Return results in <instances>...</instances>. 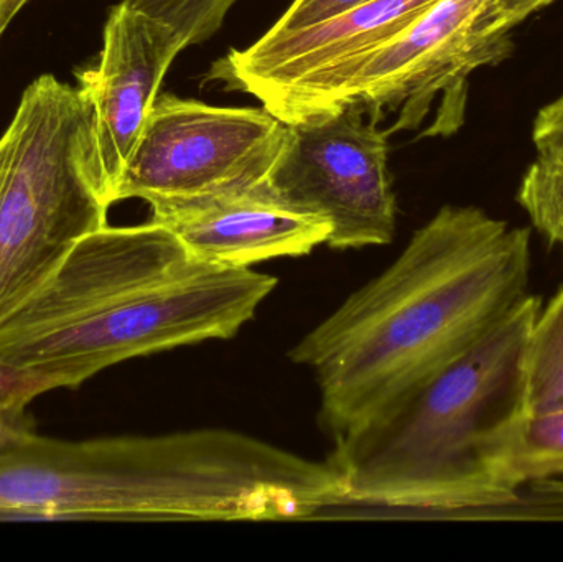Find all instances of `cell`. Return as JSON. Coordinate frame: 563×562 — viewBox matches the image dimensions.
Wrapping results in <instances>:
<instances>
[{"label":"cell","mask_w":563,"mask_h":562,"mask_svg":"<svg viewBox=\"0 0 563 562\" xmlns=\"http://www.w3.org/2000/svg\"><path fill=\"white\" fill-rule=\"evenodd\" d=\"M531 230L445 205L397 260L288 352L313 373L320 421L350 441L485 339L526 297Z\"/></svg>","instance_id":"cell-1"},{"label":"cell","mask_w":563,"mask_h":562,"mask_svg":"<svg viewBox=\"0 0 563 562\" xmlns=\"http://www.w3.org/2000/svg\"><path fill=\"white\" fill-rule=\"evenodd\" d=\"M277 284L253 267L194 260L154 221L108 224L0 323V360L79 388L128 360L233 339Z\"/></svg>","instance_id":"cell-2"},{"label":"cell","mask_w":563,"mask_h":562,"mask_svg":"<svg viewBox=\"0 0 563 562\" xmlns=\"http://www.w3.org/2000/svg\"><path fill=\"white\" fill-rule=\"evenodd\" d=\"M542 302L529 294L472 350L328 462L344 482L331 520H473L518 510L512 461L528 419L525 356Z\"/></svg>","instance_id":"cell-3"},{"label":"cell","mask_w":563,"mask_h":562,"mask_svg":"<svg viewBox=\"0 0 563 562\" xmlns=\"http://www.w3.org/2000/svg\"><path fill=\"white\" fill-rule=\"evenodd\" d=\"M0 323L58 271L73 247L108 227L91 111L75 86L43 75L3 132Z\"/></svg>","instance_id":"cell-4"},{"label":"cell","mask_w":563,"mask_h":562,"mask_svg":"<svg viewBox=\"0 0 563 562\" xmlns=\"http://www.w3.org/2000/svg\"><path fill=\"white\" fill-rule=\"evenodd\" d=\"M210 488L190 431L81 442L33 432L0 452V520L194 521Z\"/></svg>","instance_id":"cell-5"},{"label":"cell","mask_w":563,"mask_h":562,"mask_svg":"<svg viewBox=\"0 0 563 562\" xmlns=\"http://www.w3.org/2000/svg\"><path fill=\"white\" fill-rule=\"evenodd\" d=\"M511 33L498 0H439L364 56L334 89L323 112L356 102L373 121L393 114L390 135L417 131L437 104L423 135L449 137L465 122L470 76L512 55Z\"/></svg>","instance_id":"cell-6"},{"label":"cell","mask_w":563,"mask_h":562,"mask_svg":"<svg viewBox=\"0 0 563 562\" xmlns=\"http://www.w3.org/2000/svg\"><path fill=\"white\" fill-rule=\"evenodd\" d=\"M366 115L351 102L287 124L269 174L285 200L330 223L331 250L386 246L396 236L389 134Z\"/></svg>","instance_id":"cell-7"},{"label":"cell","mask_w":563,"mask_h":562,"mask_svg":"<svg viewBox=\"0 0 563 562\" xmlns=\"http://www.w3.org/2000/svg\"><path fill=\"white\" fill-rule=\"evenodd\" d=\"M287 137V124L266 108H221L161 95L115 203L141 198L195 197L269 177Z\"/></svg>","instance_id":"cell-8"},{"label":"cell","mask_w":563,"mask_h":562,"mask_svg":"<svg viewBox=\"0 0 563 562\" xmlns=\"http://www.w3.org/2000/svg\"><path fill=\"white\" fill-rule=\"evenodd\" d=\"M439 0H374L327 22L269 32L211 68L227 88L250 92L285 124L320 114L347 73Z\"/></svg>","instance_id":"cell-9"},{"label":"cell","mask_w":563,"mask_h":562,"mask_svg":"<svg viewBox=\"0 0 563 562\" xmlns=\"http://www.w3.org/2000/svg\"><path fill=\"white\" fill-rule=\"evenodd\" d=\"M187 48L167 23L122 0L109 10L98 59L76 73L109 205L134 154L172 63Z\"/></svg>","instance_id":"cell-10"},{"label":"cell","mask_w":563,"mask_h":562,"mask_svg":"<svg viewBox=\"0 0 563 562\" xmlns=\"http://www.w3.org/2000/svg\"><path fill=\"white\" fill-rule=\"evenodd\" d=\"M151 221L170 231L194 260L221 267H253L300 257L327 244L331 227L290 203L269 177L195 197L147 201Z\"/></svg>","instance_id":"cell-11"},{"label":"cell","mask_w":563,"mask_h":562,"mask_svg":"<svg viewBox=\"0 0 563 562\" xmlns=\"http://www.w3.org/2000/svg\"><path fill=\"white\" fill-rule=\"evenodd\" d=\"M528 418L563 411V286L541 309L525 356Z\"/></svg>","instance_id":"cell-12"},{"label":"cell","mask_w":563,"mask_h":562,"mask_svg":"<svg viewBox=\"0 0 563 562\" xmlns=\"http://www.w3.org/2000/svg\"><path fill=\"white\" fill-rule=\"evenodd\" d=\"M512 475L522 491L534 482L563 478V411L526 419Z\"/></svg>","instance_id":"cell-13"},{"label":"cell","mask_w":563,"mask_h":562,"mask_svg":"<svg viewBox=\"0 0 563 562\" xmlns=\"http://www.w3.org/2000/svg\"><path fill=\"white\" fill-rule=\"evenodd\" d=\"M516 200L542 236L563 244V164L538 158L529 165Z\"/></svg>","instance_id":"cell-14"},{"label":"cell","mask_w":563,"mask_h":562,"mask_svg":"<svg viewBox=\"0 0 563 562\" xmlns=\"http://www.w3.org/2000/svg\"><path fill=\"white\" fill-rule=\"evenodd\" d=\"M129 5L167 23L185 45L208 42L223 26L238 0H125Z\"/></svg>","instance_id":"cell-15"},{"label":"cell","mask_w":563,"mask_h":562,"mask_svg":"<svg viewBox=\"0 0 563 562\" xmlns=\"http://www.w3.org/2000/svg\"><path fill=\"white\" fill-rule=\"evenodd\" d=\"M53 389L56 386L45 376L0 360V412L25 411L33 399Z\"/></svg>","instance_id":"cell-16"},{"label":"cell","mask_w":563,"mask_h":562,"mask_svg":"<svg viewBox=\"0 0 563 562\" xmlns=\"http://www.w3.org/2000/svg\"><path fill=\"white\" fill-rule=\"evenodd\" d=\"M371 2L374 0H294L287 12L280 16L279 22L269 30L291 32V30L307 29Z\"/></svg>","instance_id":"cell-17"},{"label":"cell","mask_w":563,"mask_h":562,"mask_svg":"<svg viewBox=\"0 0 563 562\" xmlns=\"http://www.w3.org/2000/svg\"><path fill=\"white\" fill-rule=\"evenodd\" d=\"M538 158L563 164V95L538 112L532 125Z\"/></svg>","instance_id":"cell-18"},{"label":"cell","mask_w":563,"mask_h":562,"mask_svg":"<svg viewBox=\"0 0 563 562\" xmlns=\"http://www.w3.org/2000/svg\"><path fill=\"white\" fill-rule=\"evenodd\" d=\"M33 432L32 421L25 411L0 412V452L19 444Z\"/></svg>","instance_id":"cell-19"},{"label":"cell","mask_w":563,"mask_h":562,"mask_svg":"<svg viewBox=\"0 0 563 562\" xmlns=\"http://www.w3.org/2000/svg\"><path fill=\"white\" fill-rule=\"evenodd\" d=\"M558 0H498L499 9L505 15L506 22L515 29L519 23L525 22L532 13L545 9Z\"/></svg>","instance_id":"cell-20"},{"label":"cell","mask_w":563,"mask_h":562,"mask_svg":"<svg viewBox=\"0 0 563 562\" xmlns=\"http://www.w3.org/2000/svg\"><path fill=\"white\" fill-rule=\"evenodd\" d=\"M536 494L551 498L554 504H563V478H549V481L534 482L529 485Z\"/></svg>","instance_id":"cell-21"},{"label":"cell","mask_w":563,"mask_h":562,"mask_svg":"<svg viewBox=\"0 0 563 562\" xmlns=\"http://www.w3.org/2000/svg\"><path fill=\"white\" fill-rule=\"evenodd\" d=\"M29 2L30 0H0V36L3 35L9 23L15 19L16 13Z\"/></svg>","instance_id":"cell-22"},{"label":"cell","mask_w":563,"mask_h":562,"mask_svg":"<svg viewBox=\"0 0 563 562\" xmlns=\"http://www.w3.org/2000/svg\"><path fill=\"white\" fill-rule=\"evenodd\" d=\"M7 154V141L5 137H0V168H2L3 161H5Z\"/></svg>","instance_id":"cell-23"}]
</instances>
